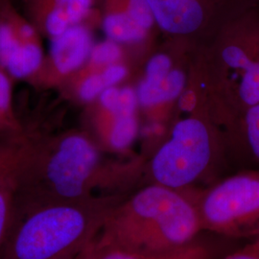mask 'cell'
Instances as JSON below:
<instances>
[{
  "mask_svg": "<svg viewBox=\"0 0 259 259\" xmlns=\"http://www.w3.org/2000/svg\"><path fill=\"white\" fill-rule=\"evenodd\" d=\"M257 237H259V235H258V236H257Z\"/></svg>",
  "mask_w": 259,
  "mask_h": 259,
  "instance_id": "obj_24",
  "label": "cell"
},
{
  "mask_svg": "<svg viewBox=\"0 0 259 259\" xmlns=\"http://www.w3.org/2000/svg\"><path fill=\"white\" fill-rule=\"evenodd\" d=\"M237 123L240 125L246 148L259 164V103L245 111Z\"/></svg>",
  "mask_w": 259,
  "mask_h": 259,
  "instance_id": "obj_17",
  "label": "cell"
},
{
  "mask_svg": "<svg viewBox=\"0 0 259 259\" xmlns=\"http://www.w3.org/2000/svg\"><path fill=\"white\" fill-rule=\"evenodd\" d=\"M96 0H24L29 21L50 38L83 23Z\"/></svg>",
  "mask_w": 259,
  "mask_h": 259,
  "instance_id": "obj_8",
  "label": "cell"
},
{
  "mask_svg": "<svg viewBox=\"0 0 259 259\" xmlns=\"http://www.w3.org/2000/svg\"><path fill=\"white\" fill-rule=\"evenodd\" d=\"M217 65L224 104L239 120L259 103V1L220 29Z\"/></svg>",
  "mask_w": 259,
  "mask_h": 259,
  "instance_id": "obj_4",
  "label": "cell"
},
{
  "mask_svg": "<svg viewBox=\"0 0 259 259\" xmlns=\"http://www.w3.org/2000/svg\"><path fill=\"white\" fill-rule=\"evenodd\" d=\"M139 133V124L135 114H123L113 117L111 125L102 135L104 144L115 152L131 147Z\"/></svg>",
  "mask_w": 259,
  "mask_h": 259,
  "instance_id": "obj_14",
  "label": "cell"
},
{
  "mask_svg": "<svg viewBox=\"0 0 259 259\" xmlns=\"http://www.w3.org/2000/svg\"><path fill=\"white\" fill-rule=\"evenodd\" d=\"M213 154L212 137L204 122L193 117L179 121L150 161L153 184L185 190L204 175Z\"/></svg>",
  "mask_w": 259,
  "mask_h": 259,
  "instance_id": "obj_6",
  "label": "cell"
},
{
  "mask_svg": "<svg viewBox=\"0 0 259 259\" xmlns=\"http://www.w3.org/2000/svg\"><path fill=\"white\" fill-rule=\"evenodd\" d=\"M93 36L83 23L68 28L51 38L49 65L57 77L67 76L89 61L93 48Z\"/></svg>",
  "mask_w": 259,
  "mask_h": 259,
  "instance_id": "obj_10",
  "label": "cell"
},
{
  "mask_svg": "<svg viewBox=\"0 0 259 259\" xmlns=\"http://www.w3.org/2000/svg\"><path fill=\"white\" fill-rule=\"evenodd\" d=\"M102 28L107 37L117 44L144 40L149 32L130 17L125 6L114 0H103Z\"/></svg>",
  "mask_w": 259,
  "mask_h": 259,
  "instance_id": "obj_12",
  "label": "cell"
},
{
  "mask_svg": "<svg viewBox=\"0 0 259 259\" xmlns=\"http://www.w3.org/2000/svg\"><path fill=\"white\" fill-rule=\"evenodd\" d=\"M11 83L6 71L0 67V129L14 127L11 121Z\"/></svg>",
  "mask_w": 259,
  "mask_h": 259,
  "instance_id": "obj_20",
  "label": "cell"
},
{
  "mask_svg": "<svg viewBox=\"0 0 259 259\" xmlns=\"http://www.w3.org/2000/svg\"><path fill=\"white\" fill-rule=\"evenodd\" d=\"M196 205L203 231L230 238L259 235V170L229 177L202 193Z\"/></svg>",
  "mask_w": 259,
  "mask_h": 259,
  "instance_id": "obj_5",
  "label": "cell"
},
{
  "mask_svg": "<svg viewBox=\"0 0 259 259\" xmlns=\"http://www.w3.org/2000/svg\"><path fill=\"white\" fill-rule=\"evenodd\" d=\"M114 183V175L102 166L97 145L83 135L30 142L16 179L14 214L89 199L96 196L94 189L109 188Z\"/></svg>",
  "mask_w": 259,
  "mask_h": 259,
  "instance_id": "obj_1",
  "label": "cell"
},
{
  "mask_svg": "<svg viewBox=\"0 0 259 259\" xmlns=\"http://www.w3.org/2000/svg\"><path fill=\"white\" fill-rule=\"evenodd\" d=\"M16 180L0 183V258L15 212Z\"/></svg>",
  "mask_w": 259,
  "mask_h": 259,
  "instance_id": "obj_16",
  "label": "cell"
},
{
  "mask_svg": "<svg viewBox=\"0 0 259 259\" xmlns=\"http://www.w3.org/2000/svg\"><path fill=\"white\" fill-rule=\"evenodd\" d=\"M119 195L45 204L14 214L0 259H76L102 230Z\"/></svg>",
  "mask_w": 259,
  "mask_h": 259,
  "instance_id": "obj_3",
  "label": "cell"
},
{
  "mask_svg": "<svg viewBox=\"0 0 259 259\" xmlns=\"http://www.w3.org/2000/svg\"><path fill=\"white\" fill-rule=\"evenodd\" d=\"M121 57L122 51L119 44L108 38L103 42L93 46L89 61L93 67L102 69L108 65L119 63Z\"/></svg>",
  "mask_w": 259,
  "mask_h": 259,
  "instance_id": "obj_18",
  "label": "cell"
},
{
  "mask_svg": "<svg viewBox=\"0 0 259 259\" xmlns=\"http://www.w3.org/2000/svg\"><path fill=\"white\" fill-rule=\"evenodd\" d=\"M223 259H259V237L253 238L248 245L229 253Z\"/></svg>",
  "mask_w": 259,
  "mask_h": 259,
  "instance_id": "obj_21",
  "label": "cell"
},
{
  "mask_svg": "<svg viewBox=\"0 0 259 259\" xmlns=\"http://www.w3.org/2000/svg\"><path fill=\"white\" fill-rule=\"evenodd\" d=\"M259 0H147L157 26L177 37L219 30Z\"/></svg>",
  "mask_w": 259,
  "mask_h": 259,
  "instance_id": "obj_7",
  "label": "cell"
},
{
  "mask_svg": "<svg viewBox=\"0 0 259 259\" xmlns=\"http://www.w3.org/2000/svg\"><path fill=\"white\" fill-rule=\"evenodd\" d=\"M101 69L99 71L87 75L78 88V96L83 102H92L98 98L103 91L108 89Z\"/></svg>",
  "mask_w": 259,
  "mask_h": 259,
  "instance_id": "obj_19",
  "label": "cell"
},
{
  "mask_svg": "<svg viewBox=\"0 0 259 259\" xmlns=\"http://www.w3.org/2000/svg\"><path fill=\"white\" fill-rule=\"evenodd\" d=\"M76 259H90L89 258V256L87 255V253H85V251L83 252V254L82 255H80L79 257H77Z\"/></svg>",
  "mask_w": 259,
  "mask_h": 259,
  "instance_id": "obj_23",
  "label": "cell"
},
{
  "mask_svg": "<svg viewBox=\"0 0 259 259\" xmlns=\"http://www.w3.org/2000/svg\"><path fill=\"white\" fill-rule=\"evenodd\" d=\"M185 82V72L173 68L169 56L156 54L147 62L144 79L138 87L139 104L143 107H153L172 101L182 94Z\"/></svg>",
  "mask_w": 259,
  "mask_h": 259,
  "instance_id": "obj_9",
  "label": "cell"
},
{
  "mask_svg": "<svg viewBox=\"0 0 259 259\" xmlns=\"http://www.w3.org/2000/svg\"><path fill=\"white\" fill-rule=\"evenodd\" d=\"M195 192L147 185L116 204L94 241L138 252H165L197 240L203 232Z\"/></svg>",
  "mask_w": 259,
  "mask_h": 259,
  "instance_id": "obj_2",
  "label": "cell"
},
{
  "mask_svg": "<svg viewBox=\"0 0 259 259\" xmlns=\"http://www.w3.org/2000/svg\"><path fill=\"white\" fill-rule=\"evenodd\" d=\"M30 141L0 145V183L16 180L26 156Z\"/></svg>",
  "mask_w": 259,
  "mask_h": 259,
  "instance_id": "obj_15",
  "label": "cell"
},
{
  "mask_svg": "<svg viewBox=\"0 0 259 259\" xmlns=\"http://www.w3.org/2000/svg\"><path fill=\"white\" fill-rule=\"evenodd\" d=\"M85 253L90 259H213L212 249L198 239L181 249L165 252H138L93 242Z\"/></svg>",
  "mask_w": 259,
  "mask_h": 259,
  "instance_id": "obj_11",
  "label": "cell"
},
{
  "mask_svg": "<svg viewBox=\"0 0 259 259\" xmlns=\"http://www.w3.org/2000/svg\"><path fill=\"white\" fill-rule=\"evenodd\" d=\"M8 0H0V14L2 13L3 9L5 8V6L8 4Z\"/></svg>",
  "mask_w": 259,
  "mask_h": 259,
  "instance_id": "obj_22",
  "label": "cell"
},
{
  "mask_svg": "<svg viewBox=\"0 0 259 259\" xmlns=\"http://www.w3.org/2000/svg\"><path fill=\"white\" fill-rule=\"evenodd\" d=\"M44 63V51L36 37L26 40L10 58L3 69L14 78L24 79L38 72Z\"/></svg>",
  "mask_w": 259,
  "mask_h": 259,
  "instance_id": "obj_13",
  "label": "cell"
}]
</instances>
